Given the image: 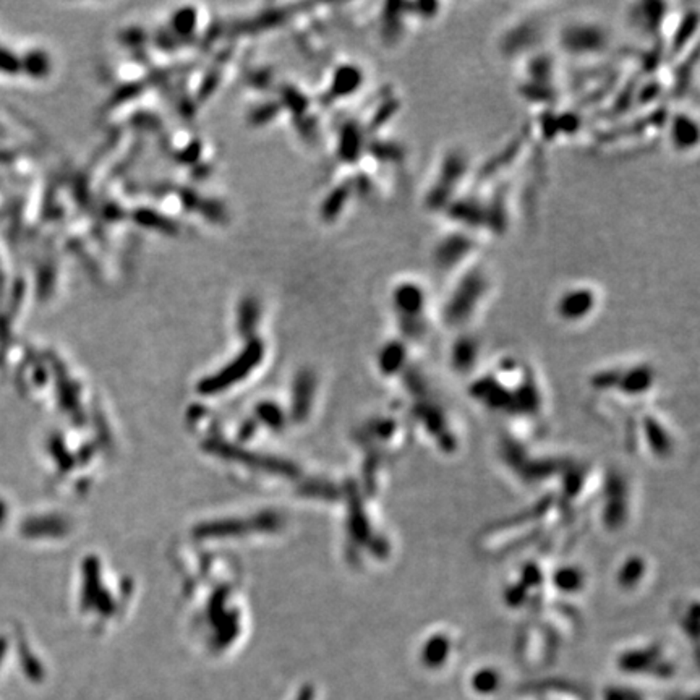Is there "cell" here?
Instances as JSON below:
<instances>
[{
	"mask_svg": "<svg viewBox=\"0 0 700 700\" xmlns=\"http://www.w3.org/2000/svg\"><path fill=\"white\" fill-rule=\"evenodd\" d=\"M493 282L481 265H472L459 274L442 304V321L449 328H464L488 299Z\"/></svg>",
	"mask_w": 700,
	"mask_h": 700,
	"instance_id": "6da1fadb",
	"label": "cell"
},
{
	"mask_svg": "<svg viewBox=\"0 0 700 700\" xmlns=\"http://www.w3.org/2000/svg\"><path fill=\"white\" fill-rule=\"evenodd\" d=\"M430 294L423 282L404 277L391 290V306L399 323L402 339L418 340L428 328Z\"/></svg>",
	"mask_w": 700,
	"mask_h": 700,
	"instance_id": "7a4b0ae2",
	"label": "cell"
},
{
	"mask_svg": "<svg viewBox=\"0 0 700 700\" xmlns=\"http://www.w3.org/2000/svg\"><path fill=\"white\" fill-rule=\"evenodd\" d=\"M469 172V158L462 149L452 148L442 156L441 166L433 183L425 195V205L430 211H446L457 197L464 177Z\"/></svg>",
	"mask_w": 700,
	"mask_h": 700,
	"instance_id": "3957f363",
	"label": "cell"
},
{
	"mask_svg": "<svg viewBox=\"0 0 700 700\" xmlns=\"http://www.w3.org/2000/svg\"><path fill=\"white\" fill-rule=\"evenodd\" d=\"M558 38L561 50L579 59L603 54L612 42L608 28L590 20L569 21L561 28Z\"/></svg>",
	"mask_w": 700,
	"mask_h": 700,
	"instance_id": "277c9868",
	"label": "cell"
},
{
	"mask_svg": "<svg viewBox=\"0 0 700 700\" xmlns=\"http://www.w3.org/2000/svg\"><path fill=\"white\" fill-rule=\"evenodd\" d=\"M477 250L474 234L456 227L454 231L442 234L431 250V263L440 274H452L462 270Z\"/></svg>",
	"mask_w": 700,
	"mask_h": 700,
	"instance_id": "5b68a950",
	"label": "cell"
},
{
	"mask_svg": "<svg viewBox=\"0 0 700 700\" xmlns=\"http://www.w3.org/2000/svg\"><path fill=\"white\" fill-rule=\"evenodd\" d=\"M598 306L597 289L592 285H570L559 294L554 311L566 323L585 321Z\"/></svg>",
	"mask_w": 700,
	"mask_h": 700,
	"instance_id": "8992f818",
	"label": "cell"
},
{
	"mask_svg": "<svg viewBox=\"0 0 700 700\" xmlns=\"http://www.w3.org/2000/svg\"><path fill=\"white\" fill-rule=\"evenodd\" d=\"M668 139L671 148L677 153L686 154L697 149L700 132L699 122L689 112H675L668 122Z\"/></svg>",
	"mask_w": 700,
	"mask_h": 700,
	"instance_id": "52a82bcc",
	"label": "cell"
},
{
	"mask_svg": "<svg viewBox=\"0 0 700 700\" xmlns=\"http://www.w3.org/2000/svg\"><path fill=\"white\" fill-rule=\"evenodd\" d=\"M449 355L452 367L459 372H467L475 365L480 355L478 339L470 333L457 335L456 340H452Z\"/></svg>",
	"mask_w": 700,
	"mask_h": 700,
	"instance_id": "ba28073f",
	"label": "cell"
},
{
	"mask_svg": "<svg viewBox=\"0 0 700 700\" xmlns=\"http://www.w3.org/2000/svg\"><path fill=\"white\" fill-rule=\"evenodd\" d=\"M666 18V4L643 2L634 5V12L631 13L632 23L646 35H653L660 31Z\"/></svg>",
	"mask_w": 700,
	"mask_h": 700,
	"instance_id": "9c48e42d",
	"label": "cell"
},
{
	"mask_svg": "<svg viewBox=\"0 0 700 700\" xmlns=\"http://www.w3.org/2000/svg\"><path fill=\"white\" fill-rule=\"evenodd\" d=\"M363 83V75L360 69L354 65H344L335 70L333 80V93L335 96H349L355 93Z\"/></svg>",
	"mask_w": 700,
	"mask_h": 700,
	"instance_id": "30bf717a",
	"label": "cell"
},
{
	"mask_svg": "<svg viewBox=\"0 0 700 700\" xmlns=\"http://www.w3.org/2000/svg\"><path fill=\"white\" fill-rule=\"evenodd\" d=\"M407 360V345L406 340H391L384 345L383 352H381V365L386 369V372H396L401 367L404 368V363Z\"/></svg>",
	"mask_w": 700,
	"mask_h": 700,
	"instance_id": "8fae6325",
	"label": "cell"
},
{
	"mask_svg": "<svg viewBox=\"0 0 700 700\" xmlns=\"http://www.w3.org/2000/svg\"><path fill=\"white\" fill-rule=\"evenodd\" d=\"M340 142H343L340 143V154H343V158L349 162H354L358 158V154H360V148H362L360 130H358L354 123H350V125H347L344 128L343 139H340Z\"/></svg>",
	"mask_w": 700,
	"mask_h": 700,
	"instance_id": "7c38bea8",
	"label": "cell"
},
{
	"mask_svg": "<svg viewBox=\"0 0 700 700\" xmlns=\"http://www.w3.org/2000/svg\"><path fill=\"white\" fill-rule=\"evenodd\" d=\"M697 13L696 12H687V15L682 18V21L677 25L676 30V42H673V49L679 50L686 46V42L692 38L694 33L697 30Z\"/></svg>",
	"mask_w": 700,
	"mask_h": 700,
	"instance_id": "4fadbf2b",
	"label": "cell"
},
{
	"mask_svg": "<svg viewBox=\"0 0 700 700\" xmlns=\"http://www.w3.org/2000/svg\"><path fill=\"white\" fill-rule=\"evenodd\" d=\"M344 200H345V192H343V190H335V192L326 201V206H324V214H326L328 217H331L335 214V212H339L340 206H343V203H344Z\"/></svg>",
	"mask_w": 700,
	"mask_h": 700,
	"instance_id": "5bb4252c",
	"label": "cell"
},
{
	"mask_svg": "<svg viewBox=\"0 0 700 700\" xmlns=\"http://www.w3.org/2000/svg\"><path fill=\"white\" fill-rule=\"evenodd\" d=\"M195 23V13L192 10H183V12H178L176 18V28L180 33H190L193 30Z\"/></svg>",
	"mask_w": 700,
	"mask_h": 700,
	"instance_id": "9a60e30c",
	"label": "cell"
}]
</instances>
